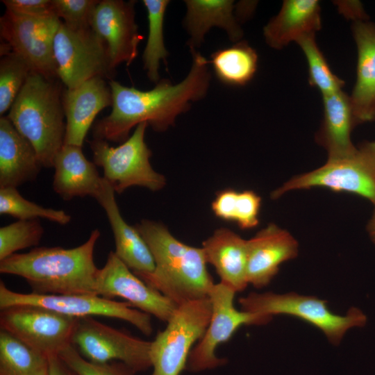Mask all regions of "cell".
I'll use <instances>...</instances> for the list:
<instances>
[{"mask_svg":"<svg viewBox=\"0 0 375 375\" xmlns=\"http://www.w3.org/2000/svg\"><path fill=\"white\" fill-rule=\"evenodd\" d=\"M190 51V71L176 84L162 78L153 89L144 91L109 81L112 111L93 125V138L122 143L131 130L143 122L156 132L166 131L175 124L178 116L191 108L192 103L205 98L212 80L209 60L198 50Z\"/></svg>","mask_w":375,"mask_h":375,"instance_id":"1","label":"cell"},{"mask_svg":"<svg viewBox=\"0 0 375 375\" xmlns=\"http://www.w3.org/2000/svg\"><path fill=\"white\" fill-rule=\"evenodd\" d=\"M100 237L96 228L82 244L66 249L41 247L0 261V273L18 276L38 294H97L99 269L94 260Z\"/></svg>","mask_w":375,"mask_h":375,"instance_id":"2","label":"cell"},{"mask_svg":"<svg viewBox=\"0 0 375 375\" xmlns=\"http://www.w3.org/2000/svg\"><path fill=\"white\" fill-rule=\"evenodd\" d=\"M135 228L153 258L151 272H133L177 306L209 297L214 285L202 248L176 239L162 224L142 219Z\"/></svg>","mask_w":375,"mask_h":375,"instance_id":"3","label":"cell"},{"mask_svg":"<svg viewBox=\"0 0 375 375\" xmlns=\"http://www.w3.org/2000/svg\"><path fill=\"white\" fill-rule=\"evenodd\" d=\"M61 83L59 79L32 72L7 115L33 145L43 167H53L64 144L66 123Z\"/></svg>","mask_w":375,"mask_h":375,"instance_id":"4","label":"cell"},{"mask_svg":"<svg viewBox=\"0 0 375 375\" xmlns=\"http://www.w3.org/2000/svg\"><path fill=\"white\" fill-rule=\"evenodd\" d=\"M315 188L360 196L375 205V140L362 142L351 154L294 176L271 193L277 199L293 190Z\"/></svg>","mask_w":375,"mask_h":375,"instance_id":"5","label":"cell"},{"mask_svg":"<svg viewBox=\"0 0 375 375\" xmlns=\"http://www.w3.org/2000/svg\"><path fill=\"white\" fill-rule=\"evenodd\" d=\"M241 310L265 316L288 315L301 319L322 331L328 340L338 345L346 332L354 327H363L367 315L351 307L345 315L332 312L327 301L296 292L277 294L272 292H251L239 299Z\"/></svg>","mask_w":375,"mask_h":375,"instance_id":"6","label":"cell"},{"mask_svg":"<svg viewBox=\"0 0 375 375\" xmlns=\"http://www.w3.org/2000/svg\"><path fill=\"white\" fill-rule=\"evenodd\" d=\"M148 124H138L133 133L118 147L103 140H88L93 162L103 170V178L115 193L121 194L132 186L158 191L166 185L165 177L151 167V149L144 140Z\"/></svg>","mask_w":375,"mask_h":375,"instance_id":"7","label":"cell"},{"mask_svg":"<svg viewBox=\"0 0 375 375\" xmlns=\"http://www.w3.org/2000/svg\"><path fill=\"white\" fill-rule=\"evenodd\" d=\"M211 313L209 297L178 306L166 328L151 342L150 375H180L185 369L192 346L203 335Z\"/></svg>","mask_w":375,"mask_h":375,"instance_id":"8","label":"cell"},{"mask_svg":"<svg viewBox=\"0 0 375 375\" xmlns=\"http://www.w3.org/2000/svg\"><path fill=\"white\" fill-rule=\"evenodd\" d=\"M53 54L58 79L73 89L99 76L113 80L106 45L91 27L72 28L61 22L53 38Z\"/></svg>","mask_w":375,"mask_h":375,"instance_id":"9","label":"cell"},{"mask_svg":"<svg viewBox=\"0 0 375 375\" xmlns=\"http://www.w3.org/2000/svg\"><path fill=\"white\" fill-rule=\"evenodd\" d=\"M15 305L42 307L69 317L103 316L126 321L145 335L153 331L150 315L126 301L108 299L95 294H38L20 293L0 281V309Z\"/></svg>","mask_w":375,"mask_h":375,"instance_id":"10","label":"cell"},{"mask_svg":"<svg viewBox=\"0 0 375 375\" xmlns=\"http://www.w3.org/2000/svg\"><path fill=\"white\" fill-rule=\"evenodd\" d=\"M235 293L221 281L212 286L209 294L210 320L203 335L192 348L185 370L200 372L224 365L226 360L215 353L218 345L228 341L241 326L262 325L272 320V317L237 310L234 306Z\"/></svg>","mask_w":375,"mask_h":375,"instance_id":"11","label":"cell"},{"mask_svg":"<svg viewBox=\"0 0 375 375\" xmlns=\"http://www.w3.org/2000/svg\"><path fill=\"white\" fill-rule=\"evenodd\" d=\"M72 344L92 362L119 361L136 373L151 367V342L106 325L93 317L77 319Z\"/></svg>","mask_w":375,"mask_h":375,"instance_id":"12","label":"cell"},{"mask_svg":"<svg viewBox=\"0 0 375 375\" xmlns=\"http://www.w3.org/2000/svg\"><path fill=\"white\" fill-rule=\"evenodd\" d=\"M0 310L1 330L47 357L58 356L72 344L78 318L31 305Z\"/></svg>","mask_w":375,"mask_h":375,"instance_id":"13","label":"cell"},{"mask_svg":"<svg viewBox=\"0 0 375 375\" xmlns=\"http://www.w3.org/2000/svg\"><path fill=\"white\" fill-rule=\"evenodd\" d=\"M61 23L56 16L36 18L6 10L0 19L1 42L10 52L49 79H58L53 54V38Z\"/></svg>","mask_w":375,"mask_h":375,"instance_id":"14","label":"cell"},{"mask_svg":"<svg viewBox=\"0 0 375 375\" xmlns=\"http://www.w3.org/2000/svg\"><path fill=\"white\" fill-rule=\"evenodd\" d=\"M96 292L108 299H124L133 307L166 323L178 307L173 301L146 284L112 251L104 266L99 269Z\"/></svg>","mask_w":375,"mask_h":375,"instance_id":"15","label":"cell"},{"mask_svg":"<svg viewBox=\"0 0 375 375\" xmlns=\"http://www.w3.org/2000/svg\"><path fill=\"white\" fill-rule=\"evenodd\" d=\"M136 1L101 0L96 6L90 27L105 42L111 67L130 66L143 39L135 22Z\"/></svg>","mask_w":375,"mask_h":375,"instance_id":"16","label":"cell"},{"mask_svg":"<svg viewBox=\"0 0 375 375\" xmlns=\"http://www.w3.org/2000/svg\"><path fill=\"white\" fill-rule=\"evenodd\" d=\"M299 243L287 230L269 224L247 240V281L256 288L267 286L280 265L294 259Z\"/></svg>","mask_w":375,"mask_h":375,"instance_id":"17","label":"cell"},{"mask_svg":"<svg viewBox=\"0 0 375 375\" xmlns=\"http://www.w3.org/2000/svg\"><path fill=\"white\" fill-rule=\"evenodd\" d=\"M112 94L105 78H92L73 89L62 92V106L66 118L64 144L83 146L96 116L112 106Z\"/></svg>","mask_w":375,"mask_h":375,"instance_id":"18","label":"cell"},{"mask_svg":"<svg viewBox=\"0 0 375 375\" xmlns=\"http://www.w3.org/2000/svg\"><path fill=\"white\" fill-rule=\"evenodd\" d=\"M358 59L356 79L349 95L355 125L375 120V24L353 22L351 26Z\"/></svg>","mask_w":375,"mask_h":375,"instance_id":"19","label":"cell"},{"mask_svg":"<svg viewBox=\"0 0 375 375\" xmlns=\"http://www.w3.org/2000/svg\"><path fill=\"white\" fill-rule=\"evenodd\" d=\"M115 191L103 178L96 200L106 212L112 231L117 256L133 272H151L155 269L152 253L135 226L123 219Z\"/></svg>","mask_w":375,"mask_h":375,"instance_id":"20","label":"cell"},{"mask_svg":"<svg viewBox=\"0 0 375 375\" xmlns=\"http://www.w3.org/2000/svg\"><path fill=\"white\" fill-rule=\"evenodd\" d=\"M53 189L64 200L90 196L96 199L103 183L93 162L84 156L82 147L63 144L55 156Z\"/></svg>","mask_w":375,"mask_h":375,"instance_id":"21","label":"cell"},{"mask_svg":"<svg viewBox=\"0 0 375 375\" xmlns=\"http://www.w3.org/2000/svg\"><path fill=\"white\" fill-rule=\"evenodd\" d=\"M42 165L33 145L7 116L0 118V188L32 182Z\"/></svg>","mask_w":375,"mask_h":375,"instance_id":"22","label":"cell"},{"mask_svg":"<svg viewBox=\"0 0 375 375\" xmlns=\"http://www.w3.org/2000/svg\"><path fill=\"white\" fill-rule=\"evenodd\" d=\"M322 28L321 8L317 0H285L278 14L263 28L266 44L276 50L290 42L315 35Z\"/></svg>","mask_w":375,"mask_h":375,"instance_id":"23","label":"cell"},{"mask_svg":"<svg viewBox=\"0 0 375 375\" xmlns=\"http://www.w3.org/2000/svg\"><path fill=\"white\" fill-rule=\"evenodd\" d=\"M186 13L183 24L189 38L190 50H198L206 33L213 27L224 30L228 39L235 43L244 33L235 15L233 0H185Z\"/></svg>","mask_w":375,"mask_h":375,"instance_id":"24","label":"cell"},{"mask_svg":"<svg viewBox=\"0 0 375 375\" xmlns=\"http://www.w3.org/2000/svg\"><path fill=\"white\" fill-rule=\"evenodd\" d=\"M207 263L212 265L221 282L236 292L245 290L247 281V240L226 228H220L202 244Z\"/></svg>","mask_w":375,"mask_h":375,"instance_id":"25","label":"cell"},{"mask_svg":"<svg viewBox=\"0 0 375 375\" xmlns=\"http://www.w3.org/2000/svg\"><path fill=\"white\" fill-rule=\"evenodd\" d=\"M323 119L315 134V142L323 147L328 158L347 156L356 149L351 139L356 126L349 96L343 90L322 96Z\"/></svg>","mask_w":375,"mask_h":375,"instance_id":"26","label":"cell"},{"mask_svg":"<svg viewBox=\"0 0 375 375\" xmlns=\"http://www.w3.org/2000/svg\"><path fill=\"white\" fill-rule=\"evenodd\" d=\"M256 51L246 41L214 51L209 60L216 78L223 84L241 87L254 77L258 68Z\"/></svg>","mask_w":375,"mask_h":375,"instance_id":"27","label":"cell"},{"mask_svg":"<svg viewBox=\"0 0 375 375\" xmlns=\"http://www.w3.org/2000/svg\"><path fill=\"white\" fill-rule=\"evenodd\" d=\"M48 357L1 330L0 375H48Z\"/></svg>","mask_w":375,"mask_h":375,"instance_id":"28","label":"cell"},{"mask_svg":"<svg viewBox=\"0 0 375 375\" xmlns=\"http://www.w3.org/2000/svg\"><path fill=\"white\" fill-rule=\"evenodd\" d=\"M147 14L148 38L142 54L143 68L150 81L160 80V62H165L169 52L164 41V21L169 0H142Z\"/></svg>","mask_w":375,"mask_h":375,"instance_id":"29","label":"cell"},{"mask_svg":"<svg viewBox=\"0 0 375 375\" xmlns=\"http://www.w3.org/2000/svg\"><path fill=\"white\" fill-rule=\"evenodd\" d=\"M260 206V197L252 190L225 189L217 193L211 207L217 217L233 222L247 230L258 224Z\"/></svg>","mask_w":375,"mask_h":375,"instance_id":"30","label":"cell"},{"mask_svg":"<svg viewBox=\"0 0 375 375\" xmlns=\"http://www.w3.org/2000/svg\"><path fill=\"white\" fill-rule=\"evenodd\" d=\"M0 213L19 220L44 218L60 225L67 224L72 219L62 210L44 208L26 199L16 188H0Z\"/></svg>","mask_w":375,"mask_h":375,"instance_id":"31","label":"cell"},{"mask_svg":"<svg viewBox=\"0 0 375 375\" xmlns=\"http://www.w3.org/2000/svg\"><path fill=\"white\" fill-rule=\"evenodd\" d=\"M297 43L308 62L309 84L318 89L322 96L342 90L344 81L331 71L316 42L315 35L305 36Z\"/></svg>","mask_w":375,"mask_h":375,"instance_id":"32","label":"cell"},{"mask_svg":"<svg viewBox=\"0 0 375 375\" xmlns=\"http://www.w3.org/2000/svg\"><path fill=\"white\" fill-rule=\"evenodd\" d=\"M32 72L28 64L12 52L1 56L0 115L10 109L18 94Z\"/></svg>","mask_w":375,"mask_h":375,"instance_id":"33","label":"cell"},{"mask_svg":"<svg viewBox=\"0 0 375 375\" xmlns=\"http://www.w3.org/2000/svg\"><path fill=\"white\" fill-rule=\"evenodd\" d=\"M44 231L39 219L18 220L1 227L0 261L17 251L38 245Z\"/></svg>","mask_w":375,"mask_h":375,"instance_id":"34","label":"cell"},{"mask_svg":"<svg viewBox=\"0 0 375 375\" xmlns=\"http://www.w3.org/2000/svg\"><path fill=\"white\" fill-rule=\"evenodd\" d=\"M58 356L78 375H135L137 374L122 362L96 363L89 361L81 356L72 344L64 349Z\"/></svg>","mask_w":375,"mask_h":375,"instance_id":"35","label":"cell"},{"mask_svg":"<svg viewBox=\"0 0 375 375\" xmlns=\"http://www.w3.org/2000/svg\"><path fill=\"white\" fill-rule=\"evenodd\" d=\"M55 15L72 28L90 26V21L99 0H52Z\"/></svg>","mask_w":375,"mask_h":375,"instance_id":"36","label":"cell"},{"mask_svg":"<svg viewBox=\"0 0 375 375\" xmlns=\"http://www.w3.org/2000/svg\"><path fill=\"white\" fill-rule=\"evenodd\" d=\"M1 2L7 10L17 15L36 18L56 16L52 0H3Z\"/></svg>","mask_w":375,"mask_h":375,"instance_id":"37","label":"cell"},{"mask_svg":"<svg viewBox=\"0 0 375 375\" xmlns=\"http://www.w3.org/2000/svg\"><path fill=\"white\" fill-rule=\"evenodd\" d=\"M340 11L345 17L353 22L369 20L362 4L358 1H348L338 3Z\"/></svg>","mask_w":375,"mask_h":375,"instance_id":"38","label":"cell"},{"mask_svg":"<svg viewBox=\"0 0 375 375\" xmlns=\"http://www.w3.org/2000/svg\"><path fill=\"white\" fill-rule=\"evenodd\" d=\"M48 359V375H78L69 368L58 356H49Z\"/></svg>","mask_w":375,"mask_h":375,"instance_id":"39","label":"cell"},{"mask_svg":"<svg viewBox=\"0 0 375 375\" xmlns=\"http://www.w3.org/2000/svg\"><path fill=\"white\" fill-rule=\"evenodd\" d=\"M256 4L255 1H247L235 3V15L240 23L247 20L253 13Z\"/></svg>","mask_w":375,"mask_h":375,"instance_id":"40","label":"cell"},{"mask_svg":"<svg viewBox=\"0 0 375 375\" xmlns=\"http://www.w3.org/2000/svg\"><path fill=\"white\" fill-rule=\"evenodd\" d=\"M366 230L371 241L375 245V205L372 215L367 224Z\"/></svg>","mask_w":375,"mask_h":375,"instance_id":"41","label":"cell"}]
</instances>
